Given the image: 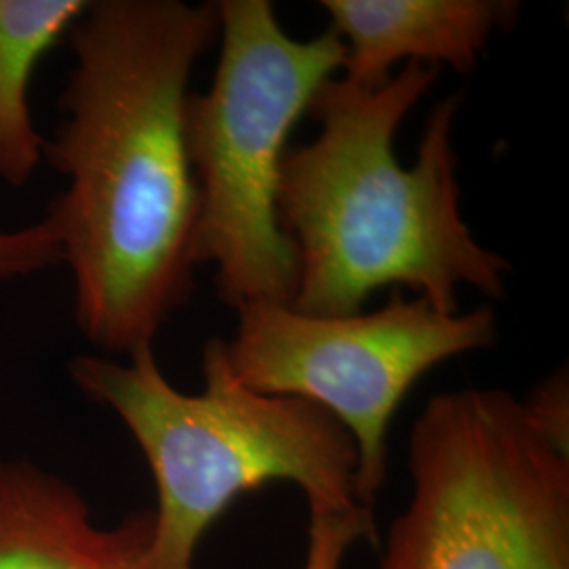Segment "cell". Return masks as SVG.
Here are the masks:
<instances>
[{
    "label": "cell",
    "instance_id": "1",
    "mask_svg": "<svg viewBox=\"0 0 569 569\" xmlns=\"http://www.w3.org/2000/svg\"><path fill=\"white\" fill-rule=\"evenodd\" d=\"M218 34V2L182 0L89 2L68 34L77 63L44 142L68 188L44 220L74 279L77 326L103 352L154 346L194 293L186 103Z\"/></svg>",
    "mask_w": 569,
    "mask_h": 569
},
{
    "label": "cell",
    "instance_id": "2",
    "mask_svg": "<svg viewBox=\"0 0 569 569\" xmlns=\"http://www.w3.org/2000/svg\"><path fill=\"white\" fill-rule=\"evenodd\" d=\"M437 77L435 66L406 63L382 87L333 77L315 93L319 136L287 150L277 194L300 262L296 310L363 312L382 287L411 289L443 315L458 312L462 284L505 300L510 262L472 237L460 209L451 131L462 96L432 106L413 167L395 154L399 124Z\"/></svg>",
    "mask_w": 569,
    "mask_h": 569
},
{
    "label": "cell",
    "instance_id": "3",
    "mask_svg": "<svg viewBox=\"0 0 569 569\" xmlns=\"http://www.w3.org/2000/svg\"><path fill=\"white\" fill-rule=\"evenodd\" d=\"M70 378L110 407L142 449L157 486L143 569H194L207 529L244 491L287 481L310 510L363 509L357 502V448L323 407L244 387L224 340L203 348L204 388L188 395L164 378L154 346L124 363L79 355ZM369 510V509H367Z\"/></svg>",
    "mask_w": 569,
    "mask_h": 569
},
{
    "label": "cell",
    "instance_id": "4",
    "mask_svg": "<svg viewBox=\"0 0 569 569\" xmlns=\"http://www.w3.org/2000/svg\"><path fill=\"white\" fill-rule=\"evenodd\" d=\"M220 58L211 87L186 103V146L199 192L194 266H213L230 306H291L300 281L296 244L279 222L277 194L293 127L315 93L345 68L329 28L289 37L268 0H222Z\"/></svg>",
    "mask_w": 569,
    "mask_h": 569
},
{
    "label": "cell",
    "instance_id": "5",
    "mask_svg": "<svg viewBox=\"0 0 569 569\" xmlns=\"http://www.w3.org/2000/svg\"><path fill=\"white\" fill-rule=\"evenodd\" d=\"M380 569H569V451L505 390L435 395Z\"/></svg>",
    "mask_w": 569,
    "mask_h": 569
},
{
    "label": "cell",
    "instance_id": "6",
    "mask_svg": "<svg viewBox=\"0 0 569 569\" xmlns=\"http://www.w3.org/2000/svg\"><path fill=\"white\" fill-rule=\"evenodd\" d=\"M237 331L224 342L234 378L262 395L305 399L331 413L357 448V502L373 510L387 481V437L407 392L430 369L491 348V306L443 315L395 289L376 312L305 315L293 306L237 308Z\"/></svg>",
    "mask_w": 569,
    "mask_h": 569
},
{
    "label": "cell",
    "instance_id": "7",
    "mask_svg": "<svg viewBox=\"0 0 569 569\" xmlns=\"http://www.w3.org/2000/svg\"><path fill=\"white\" fill-rule=\"evenodd\" d=\"M331 30L346 47L345 77L382 87L399 61L446 63L467 74L498 30L519 16L512 0H323Z\"/></svg>",
    "mask_w": 569,
    "mask_h": 569
},
{
    "label": "cell",
    "instance_id": "8",
    "mask_svg": "<svg viewBox=\"0 0 569 569\" xmlns=\"http://www.w3.org/2000/svg\"><path fill=\"white\" fill-rule=\"evenodd\" d=\"M87 0H0V182L23 188L44 161L30 108L42 58L81 20Z\"/></svg>",
    "mask_w": 569,
    "mask_h": 569
},
{
    "label": "cell",
    "instance_id": "9",
    "mask_svg": "<svg viewBox=\"0 0 569 569\" xmlns=\"http://www.w3.org/2000/svg\"><path fill=\"white\" fill-rule=\"evenodd\" d=\"M63 264L53 226L41 222L21 228L0 226V281H18Z\"/></svg>",
    "mask_w": 569,
    "mask_h": 569
}]
</instances>
